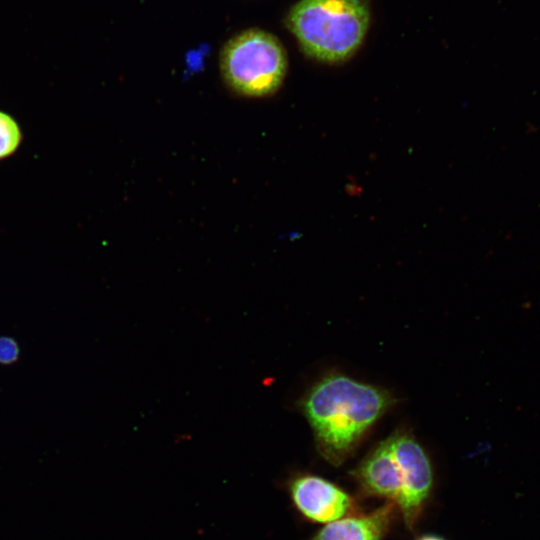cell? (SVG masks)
<instances>
[{"mask_svg":"<svg viewBox=\"0 0 540 540\" xmlns=\"http://www.w3.org/2000/svg\"><path fill=\"white\" fill-rule=\"evenodd\" d=\"M396 402L386 389L332 372L316 381L297 407L311 426L318 453L340 465Z\"/></svg>","mask_w":540,"mask_h":540,"instance_id":"6da1fadb","label":"cell"},{"mask_svg":"<svg viewBox=\"0 0 540 540\" xmlns=\"http://www.w3.org/2000/svg\"><path fill=\"white\" fill-rule=\"evenodd\" d=\"M351 475L365 496L394 503L410 530L421 517L434 483L430 458L407 428L380 441Z\"/></svg>","mask_w":540,"mask_h":540,"instance_id":"7a4b0ae2","label":"cell"},{"mask_svg":"<svg viewBox=\"0 0 540 540\" xmlns=\"http://www.w3.org/2000/svg\"><path fill=\"white\" fill-rule=\"evenodd\" d=\"M369 17L366 0H300L290 10L287 26L309 57L337 63L359 48Z\"/></svg>","mask_w":540,"mask_h":540,"instance_id":"3957f363","label":"cell"},{"mask_svg":"<svg viewBox=\"0 0 540 540\" xmlns=\"http://www.w3.org/2000/svg\"><path fill=\"white\" fill-rule=\"evenodd\" d=\"M220 70L234 92L246 97H264L282 84L287 58L275 36L249 29L226 42L220 54Z\"/></svg>","mask_w":540,"mask_h":540,"instance_id":"277c9868","label":"cell"},{"mask_svg":"<svg viewBox=\"0 0 540 540\" xmlns=\"http://www.w3.org/2000/svg\"><path fill=\"white\" fill-rule=\"evenodd\" d=\"M282 485L296 512L311 523L325 525L357 511L347 491L321 476L295 472Z\"/></svg>","mask_w":540,"mask_h":540,"instance_id":"5b68a950","label":"cell"},{"mask_svg":"<svg viewBox=\"0 0 540 540\" xmlns=\"http://www.w3.org/2000/svg\"><path fill=\"white\" fill-rule=\"evenodd\" d=\"M396 505L385 502L361 514H350L325 524L308 540H384L395 516Z\"/></svg>","mask_w":540,"mask_h":540,"instance_id":"8992f818","label":"cell"},{"mask_svg":"<svg viewBox=\"0 0 540 540\" xmlns=\"http://www.w3.org/2000/svg\"><path fill=\"white\" fill-rule=\"evenodd\" d=\"M22 140L20 127L9 114L0 111V159L12 155Z\"/></svg>","mask_w":540,"mask_h":540,"instance_id":"52a82bcc","label":"cell"},{"mask_svg":"<svg viewBox=\"0 0 540 540\" xmlns=\"http://www.w3.org/2000/svg\"><path fill=\"white\" fill-rule=\"evenodd\" d=\"M19 357L20 345L18 341L12 336H0V364L12 365L19 360Z\"/></svg>","mask_w":540,"mask_h":540,"instance_id":"ba28073f","label":"cell"},{"mask_svg":"<svg viewBox=\"0 0 540 540\" xmlns=\"http://www.w3.org/2000/svg\"><path fill=\"white\" fill-rule=\"evenodd\" d=\"M417 540H445V539H443L440 536L434 535V534H427V535L421 536Z\"/></svg>","mask_w":540,"mask_h":540,"instance_id":"9c48e42d","label":"cell"}]
</instances>
